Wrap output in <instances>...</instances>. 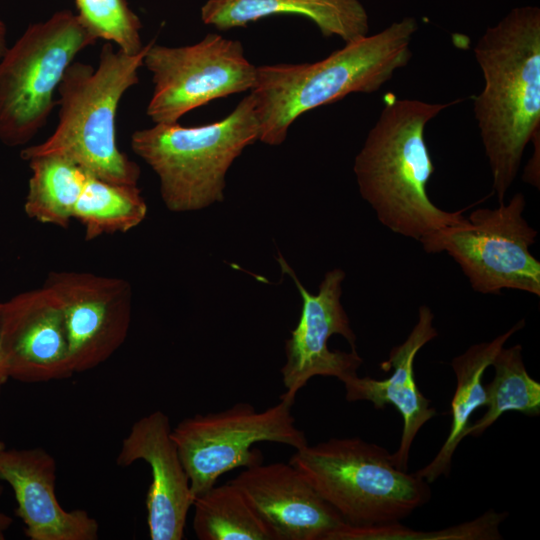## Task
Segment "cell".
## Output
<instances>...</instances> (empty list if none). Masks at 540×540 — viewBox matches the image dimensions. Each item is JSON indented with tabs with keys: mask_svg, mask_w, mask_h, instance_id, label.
<instances>
[{
	"mask_svg": "<svg viewBox=\"0 0 540 540\" xmlns=\"http://www.w3.org/2000/svg\"><path fill=\"white\" fill-rule=\"evenodd\" d=\"M484 78L473 111L499 203L514 183L523 153L540 131V9L510 10L474 47Z\"/></svg>",
	"mask_w": 540,
	"mask_h": 540,
	"instance_id": "6da1fadb",
	"label": "cell"
},
{
	"mask_svg": "<svg viewBox=\"0 0 540 540\" xmlns=\"http://www.w3.org/2000/svg\"><path fill=\"white\" fill-rule=\"evenodd\" d=\"M460 102L431 103L399 99L388 93L374 126L355 157L359 193L379 222L393 233L420 241L462 222L463 213L435 205L427 184L434 173L425 129L439 113Z\"/></svg>",
	"mask_w": 540,
	"mask_h": 540,
	"instance_id": "7a4b0ae2",
	"label": "cell"
},
{
	"mask_svg": "<svg viewBox=\"0 0 540 540\" xmlns=\"http://www.w3.org/2000/svg\"><path fill=\"white\" fill-rule=\"evenodd\" d=\"M417 30V20L404 17L317 62L257 67L250 93L259 121V140L280 145L302 114L352 93L378 91L410 62Z\"/></svg>",
	"mask_w": 540,
	"mask_h": 540,
	"instance_id": "3957f363",
	"label": "cell"
},
{
	"mask_svg": "<svg viewBox=\"0 0 540 540\" xmlns=\"http://www.w3.org/2000/svg\"><path fill=\"white\" fill-rule=\"evenodd\" d=\"M149 43L139 53L129 54L106 42L96 67L74 61L57 88L54 132L45 141L23 148L20 157L27 161L60 155L103 180L138 185L140 167L117 144L116 118L122 97L139 81Z\"/></svg>",
	"mask_w": 540,
	"mask_h": 540,
	"instance_id": "277c9868",
	"label": "cell"
},
{
	"mask_svg": "<svg viewBox=\"0 0 540 540\" xmlns=\"http://www.w3.org/2000/svg\"><path fill=\"white\" fill-rule=\"evenodd\" d=\"M257 140L259 121L249 93L219 121L192 127L154 124L134 131L130 145L158 176L167 209L189 212L224 199L227 171Z\"/></svg>",
	"mask_w": 540,
	"mask_h": 540,
	"instance_id": "5b68a950",
	"label": "cell"
},
{
	"mask_svg": "<svg viewBox=\"0 0 540 540\" xmlns=\"http://www.w3.org/2000/svg\"><path fill=\"white\" fill-rule=\"evenodd\" d=\"M289 463L354 527L400 523L432 495L425 479L398 469L385 448L359 437L307 444Z\"/></svg>",
	"mask_w": 540,
	"mask_h": 540,
	"instance_id": "8992f818",
	"label": "cell"
},
{
	"mask_svg": "<svg viewBox=\"0 0 540 540\" xmlns=\"http://www.w3.org/2000/svg\"><path fill=\"white\" fill-rule=\"evenodd\" d=\"M98 38L71 10L29 25L0 58V142L24 146L47 124L76 56Z\"/></svg>",
	"mask_w": 540,
	"mask_h": 540,
	"instance_id": "52a82bcc",
	"label": "cell"
},
{
	"mask_svg": "<svg viewBox=\"0 0 540 540\" xmlns=\"http://www.w3.org/2000/svg\"><path fill=\"white\" fill-rule=\"evenodd\" d=\"M525 206L524 195L517 192L507 203L477 208L462 222L419 242L426 253L451 256L478 293L510 289L539 297L540 262L530 252L538 232L524 218Z\"/></svg>",
	"mask_w": 540,
	"mask_h": 540,
	"instance_id": "ba28073f",
	"label": "cell"
},
{
	"mask_svg": "<svg viewBox=\"0 0 540 540\" xmlns=\"http://www.w3.org/2000/svg\"><path fill=\"white\" fill-rule=\"evenodd\" d=\"M293 404L281 400L257 411L239 402L220 411L196 414L171 430L181 461L190 479L194 497L213 487L218 478L238 467L261 463L263 458L252 446L275 442L300 449L308 444L305 433L296 427Z\"/></svg>",
	"mask_w": 540,
	"mask_h": 540,
	"instance_id": "9c48e42d",
	"label": "cell"
},
{
	"mask_svg": "<svg viewBox=\"0 0 540 540\" xmlns=\"http://www.w3.org/2000/svg\"><path fill=\"white\" fill-rule=\"evenodd\" d=\"M143 66L151 72L154 84L146 110L154 124L176 123L213 100L250 92L257 70L245 57L240 41L214 33L180 47L151 41Z\"/></svg>",
	"mask_w": 540,
	"mask_h": 540,
	"instance_id": "30bf717a",
	"label": "cell"
},
{
	"mask_svg": "<svg viewBox=\"0 0 540 540\" xmlns=\"http://www.w3.org/2000/svg\"><path fill=\"white\" fill-rule=\"evenodd\" d=\"M283 274L296 284L302 298L297 326L285 342L286 362L281 369L285 392L281 400L294 404L296 394L315 376L341 382L357 374L363 359L356 351V335L340 301L345 272H326L316 294L306 290L282 255L277 258Z\"/></svg>",
	"mask_w": 540,
	"mask_h": 540,
	"instance_id": "8fae6325",
	"label": "cell"
},
{
	"mask_svg": "<svg viewBox=\"0 0 540 540\" xmlns=\"http://www.w3.org/2000/svg\"><path fill=\"white\" fill-rule=\"evenodd\" d=\"M43 285L62 307L74 373L102 364L125 342L132 316V287L127 280L51 271Z\"/></svg>",
	"mask_w": 540,
	"mask_h": 540,
	"instance_id": "7c38bea8",
	"label": "cell"
},
{
	"mask_svg": "<svg viewBox=\"0 0 540 540\" xmlns=\"http://www.w3.org/2000/svg\"><path fill=\"white\" fill-rule=\"evenodd\" d=\"M0 333L9 378L43 383L74 374L63 310L46 286L2 302Z\"/></svg>",
	"mask_w": 540,
	"mask_h": 540,
	"instance_id": "4fadbf2b",
	"label": "cell"
},
{
	"mask_svg": "<svg viewBox=\"0 0 540 540\" xmlns=\"http://www.w3.org/2000/svg\"><path fill=\"white\" fill-rule=\"evenodd\" d=\"M168 416L154 411L137 420L123 439L116 463L127 467L138 460L151 469L146 497L147 524L152 540H182L194 502L190 479L171 436Z\"/></svg>",
	"mask_w": 540,
	"mask_h": 540,
	"instance_id": "5bb4252c",
	"label": "cell"
},
{
	"mask_svg": "<svg viewBox=\"0 0 540 540\" xmlns=\"http://www.w3.org/2000/svg\"><path fill=\"white\" fill-rule=\"evenodd\" d=\"M277 540H328L344 521L291 464L258 463L229 481Z\"/></svg>",
	"mask_w": 540,
	"mask_h": 540,
	"instance_id": "9a60e30c",
	"label": "cell"
},
{
	"mask_svg": "<svg viewBox=\"0 0 540 540\" xmlns=\"http://www.w3.org/2000/svg\"><path fill=\"white\" fill-rule=\"evenodd\" d=\"M0 480L12 488L15 514L29 540H96L99 524L87 511L62 508L55 494L56 461L40 447L0 451Z\"/></svg>",
	"mask_w": 540,
	"mask_h": 540,
	"instance_id": "2e32d148",
	"label": "cell"
},
{
	"mask_svg": "<svg viewBox=\"0 0 540 540\" xmlns=\"http://www.w3.org/2000/svg\"><path fill=\"white\" fill-rule=\"evenodd\" d=\"M438 336L434 313L426 306L418 309V319L407 338L394 346L388 359L380 364L383 371L392 370L383 380L357 374L342 381L349 402L369 401L375 409L393 405L403 419L398 449L390 454L395 467L407 471L411 445L420 429L436 415L430 401L419 390L414 376V361L419 350Z\"/></svg>",
	"mask_w": 540,
	"mask_h": 540,
	"instance_id": "e0dca14e",
	"label": "cell"
},
{
	"mask_svg": "<svg viewBox=\"0 0 540 540\" xmlns=\"http://www.w3.org/2000/svg\"><path fill=\"white\" fill-rule=\"evenodd\" d=\"M280 14L305 17L324 37L337 36L345 44L369 32L368 13L360 0H207L201 7L202 22L221 31Z\"/></svg>",
	"mask_w": 540,
	"mask_h": 540,
	"instance_id": "ac0fdd59",
	"label": "cell"
},
{
	"mask_svg": "<svg viewBox=\"0 0 540 540\" xmlns=\"http://www.w3.org/2000/svg\"><path fill=\"white\" fill-rule=\"evenodd\" d=\"M525 326L524 319L491 341L471 345L465 352L454 357L451 367L456 378V388L451 400V424L447 438L432 461L416 473L428 483L450 472L453 455L465 437L470 417L485 406L486 393L483 375L496 354L508 339Z\"/></svg>",
	"mask_w": 540,
	"mask_h": 540,
	"instance_id": "d6986e66",
	"label": "cell"
},
{
	"mask_svg": "<svg viewBox=\"0 0 540 540\" xmlns=\"http://www.w3.org/2000/svg\"><path fill=\"white\" fill-rule=\"evenodd\" d=\"M31 170L24 202L26 215L42 224L69 227L90 172L60 155L27 160Z\"/></svg>",
	"mask_w": 540,
	"mask_h": 540,
	"instance_id": "ffe728a7",
	"label": "cell"
},
{
	"mask_svg": "<svg viewBox=\"0 0 540 540\" xmlns=\"http://www.w3.org/2000/svg\"><path fill=\"white\" fill-rule=\"evenodd\" d=\"M147 215V204L138 185L112 183L89 173L73 212L84 228V238L126 233Z\"/></svg>",
	"mask_w": 540,
	"mask_h": 540,
	"instance_id": "44dd1931",
	"label": "cell"
},
{
	"mask_svg": "<svg viewBox=\"0 0 540 540\" xmlns=\"http://www.w3.org/2000/svg\"><path fill=\"white\" fill-rule=\"evenodd\" d=\"M193 530L200 540H277L233 484L213 486L195 497Z\"/></svg>",
	"mask_w": 540,
	"mask_h": 540,
	"instance_id": "7402d4cb",
	"label": "cell"
},
{
	"mask_svg": "<svg viewBox=\"0 0 540 540\" xmlns=\"http://www.w3.org/2000/svg\"><path fill=\"white\" fill-rule=\"evenodd\" d=\"M490 366L494 369V377L484 386L486 412L469 424L465 437L481 436L505 412L516 411L531 417L540 414V383L526 370L521 344L503 346Z\"/></svg>",
	"mask_w": 540,
	"mask_h": 540,
	"instance_id": "603a6c76",
	"label": "cell"
},
{
	"mask_svg": "<svg viewBox=\"0 0 540 540\" xmlns=\"http://www.w3.org/2000/svg\"><path fill=\"white\" fill-rule=\"evenodd\" d=\"M76 14L99 39L129 54L143 48L142 24L127 0H74Z\"/></svg>",
	"mask_w": 540,
	"mask_h": 540,
	"instance_id": "cb8c5ba5",
	"label": "cell"
},
{
	"mask_svg": "<svg viewBox=\"0 0 540 540\" xmlns=\"http://www.w3.org/2000/svg\"><path fill=\"white\" fill-rule=\"evenodd\" d=\"M504 512L487 511L478 519L441 532H416L395 523L377 527H354L344 524L331 536L332 540H403V539H502L499 525L506 518Z\"/></svg>",
	"mask_w": 540,
	"mask_h": 540,
	"instance_id": "d4e9b609",
	"label": "cell"
},
{
	"mask_svg": "<svg viewBox=\"0 0 540 540\" xmlns=\"http://www.w3.org/2000/svg\"><path fill=\"white\" fill-rule=\"evenodd\" d=\"M531 142L534 145V151L524 169L523 180L526 183L539 188L540 131L534 135Z\"/></svg>",
	"mask_w": 540,
	"mask_h": 540,
	"instance_id": "484cf974",
	"label": "cell"
},
{
	"mask_svg": "<svg viewBox=\"0 0 540 540\" xmlns=\"http://www.w3.org/2000/svg\"><path fill=\"white\" fill-rule=\"evenodd\" d=\"M1 304L2 302H0V311H1ZM8 379L10 378H9V374L7 370V365H6L4 351L2 347V341H1V333H0V395L2 392V388L6 384Z\"/></svg>",
	"mask_w": 540,
	"mask_h": 540,
	"instance_id": "4316f807",
	"label": "cell"
},
{
	"mask_svg": "<svg viewBox=\"0 0 540 540\" xmlns=\"http://www.w3.org/2000/svg\"><path fill=\"white\" fill-rule=\"evenodd\" d=\"M3 493V486L0 484V497ZM13 523V519L0 511V540L5 539V533Z\"/></svg>",
	"mask_w": 540,
	"mask_h": 540,
	"instance_id": "83f0119b",
	"label": "cell"
},
{
	"mask_svg": "<svg viewBox=\"0 0 540 540\" xmlns=\"http://www.w3.org/2000/svg\"><path fill=\"white\" fill-rule=\"evenodd\" d=\"M7 48V27L5 23L0 19V58L4 55Z\"/></svg>",
	"mask_w": 540,
	"mask_h": 540,
	"instance_id": "f1b7e54d",
	"label": "cell"
},
{
	"mask_svg": "<svg viewBox=\"0 0 540 540\" xmlns=\"http://www.w3.org/2000/svg\"><path fill=\"white\" fill-rule=\"evenodd\" d=\"M6 448V445L4 442L0 441V451Z\"/></svg>",
	"mask_w": 540,
	"mask_h": 540,
	"instance_id": "f546056e",
	"label": "cell"
}]
</instances>
